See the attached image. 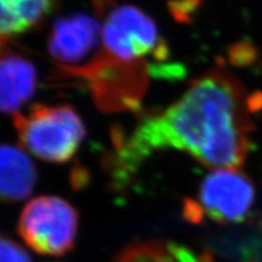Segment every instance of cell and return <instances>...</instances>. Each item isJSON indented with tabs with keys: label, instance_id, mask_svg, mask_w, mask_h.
Wrapping results in <instances>:
<instances>
[{
	"label": "cell",
	"instance_id": "9c48e42d",
	"mask_svg": "<svg viewBox=\"0 0 262 262\" xmlns=\"http://www.w3.org/2000/svg\"><path fill=\"white\" fill-rule=\"evenodd\" d=\"M112 262H210L185 245L159 239H135L114 255Z\"/></svg>",
	"mask_w": 262,
	"mask_h": 262
},
{
	"label": "cell",
	"instance_id": "3957f363",
	"mask_svg": "<svg viewBox=\"0 0 262 262\" xmlns=\"http://www.w3.org/2000/svg\"><path fill=\"white\" fill-rule=\"evenodd\" d=\"M253 181L237 169H215L203 179L198 199L186 198L183 216L192 224L205 217L221 225L242 224L255 202Z\"/></svg>",
	"mask_w": 262,
	"mask_h": 262
},
{
	"label": "cell",
	"instance_id": "7a4b0ae2",
	"mask_svg": "<svg viewBox=\"0 0 262 262\" xmlns=\"http://www.w3.org/2000/svg\"><path fill=\"white\" fill-rule=\"evenodd\" d=\"M14 125L22 148L49 163L68 162L86 134L70 106L35 104L26 114H14Z\"/></svg>",
	"mask_w": 262,
	"mask_h": 262
},
{
	"label": "cell",
	"instance_id": "52a82bcc",
	"mask_svg": "<svg viewBox=\"0 0 262 262\" xmlns=\"http://www.w3.org/2000/svg\"><path fill=\"white\" fill-rule=\"evenodd\" d=\"M37 70L31 61L17 54L0 56V112L17 113L37 89Z\"/></svg>",
	"mask_w": 262,
	"mask_h": 262
},
{
	"label": "cell",
	"instance_id": "7c38bea8",
	"mask_svg": "<svg viewBox=\"0 0 262 262\" xmlns=\"http://www.w3.org/2000/svg\"><path fill=\"white\" fill-rule=\"evenodd\" d=\"M0 262H32V258L17 242L0 233Z\"/></svg>",
	"mask_w": 262,
	"mask_h": 262
},
{
	"label": "cell",
	"instance_id": "8fae6325",
	"mask_svg": "<svg viewBox=\"0 0 262 262\" xmlns=\"http://www.w3.org/2000/svg\"><path fill=\"white\" fill-rule=\"evenodd\" d=\"M257 48L249 40H239L229 47L227 57L229 64L237 68H249L258 60Z\"/></svg>",
	"mask_w": 262,
	"mask_h": 262
},
{
	"label": "cell",
	"instance_id": "5b68a950",
	"mask_svg": "<svg viewBox=\"0 0 262 262\" xmlns=\"http://www.w3.org/2000/svg\"><path fill=\"white\" fill-rule=\"evenodd\" d=\"M104 56L124 63L143 62L147 56L157 60L168 57V48L156 22L140 8L118 5L104 18L101 32Z\"/></svg>",
	"mask_w": 262,
	"mask_h": 262
},
{
	"label": "cell",
	"instance_id": "8992f818",
	"mask_svg": "<svg viewBox=\"0 0 262 262\" xmlns=\"http://www.w3.org/2000/svg\"><path fill=\"white\" fill-rule=\"evenodd\" d=\"M101 32L96 18L83 12L57 18L49 34V54L62 68L73 70L98 49Z\"/></svg>",
	"mask_w": 262,
	"mask_h": 262
},
{
	"label": "cell",
	"instance_id": "277c9868",
	"mask_svg": "<svg viewBox=\"0 0 262 262\" xmlns=\"http://www.w3.org/2000/svg\"><path fill=\"white\" fill-rule=\"evenodd\" d=\"M79 214L57 195H40L27 203L19 215L17 232L32 250L47 256H63L77 243Z\"/></svg>",
	"mask_w": 262,
	"mask_h": 262
},
{
	"label": "cell",
	"instance_id": "4fadbf2b",
	"mask_svg": "<svg viewBox=\"0 0 262 262\" xmlns=\"http://www.w3.org/2000/svg\"><path fill=\"white\" fill-rule=\"evenodd\" d=\"M248 108L249 112L255 113L262 110V93L256 91L251 96H248Z\"/></svg>",
	"mask_w": 262,
	"mask_h": 262
},
{
	"label": "cell",
	"instance_id": "6da1fadb",
	"mask_svg": "<svg viewBox=\"0 0 262 262\" xmlns=\"http://www.w3.org/2000/svg\"><path fill=\"white\" fill-rule=\"evenodd\" d=\"M249 113L243 84L224 67L208 72L168 108L143 117L129 136L117 137V180L125 182L163 149L182 150L212 168H241L254 129Z\"/></svg>",
	"mask_w": 262,
	"mask_h": 262
},
{
	"label": "cell",
	"instance_id": "30bf717a",
	"mask_svg": "<svg viewBox=\"0 0 262 262\" xmlns=\"http://www.w3.org/2000/svg\"><path fill=\"white\" fill-rule=\"evenodd\" d=\"M54 0H0V40L22 34L45 17Z\"/></svg>",
	"mask_w": 262,
	"mask_h": 262
},
{
	"label": "cell",
	"instance_id": "ba28073f",
	"mask_svg": "<svg viewBox=\"0 0 262 262\" xmlns=\"http://www.w3.org/2000/svg\"><path fill=\"white\" fill-rule=\"evenodd\" d=\"M37 180V169L22 147L0 145V201H25L32 194Z\"/></svg>",
	"mask_w": 262,
	"mask_h": 262
}]
</instances>
